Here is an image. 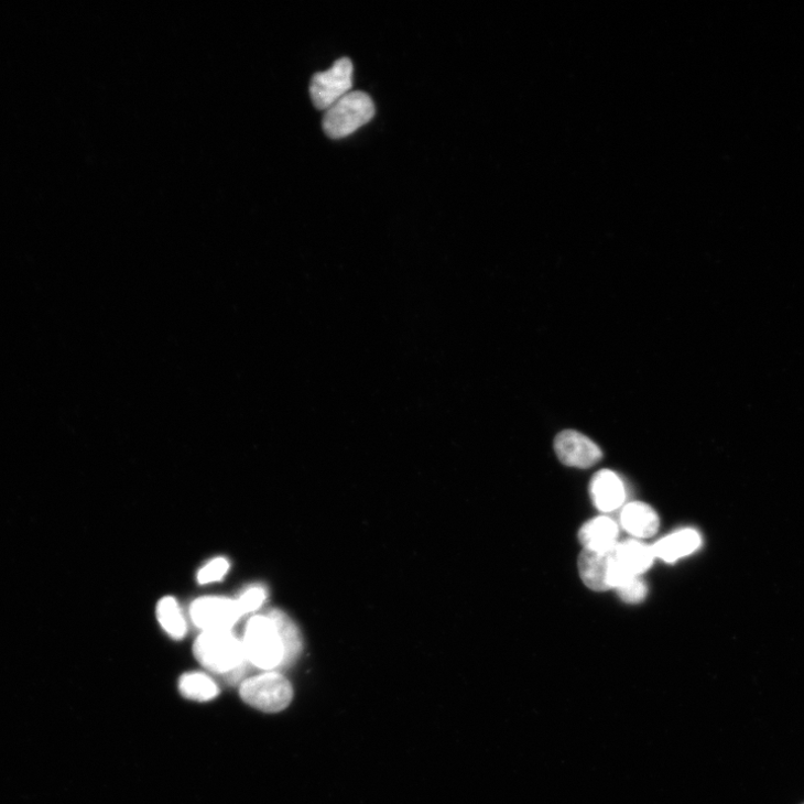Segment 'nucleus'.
<instances>
[{
	"mask_svg": "<svg viewBox=\"0 0 804 804\" xmlns=\"http://www.w3.org/2000/svg\"><path fill=\"white\" fill-rule=\"evenodd\" d=\"M243 647L248 662L263 671L282 667L284 649L274 622L265 616H256L247 624Z\"/></svg>",
	"mask_w": 804,
	"mask_h": 804,
	"instance_id": "obj_2",
	"label": "nucleus"
},
{
	"mask_svg": "<svg viewBox=\"0 0 804 804\" xmlns=\"http://www.w3.org/2000/svg\"><path fill=\"white\" fill-rule=\"evenodd\" d=\"M241 699L264 713H279L285 709L293 699L291 683L280 673L268 672L241 683Z\"/></svg>",
	"mask_w": 804,
	"mask_h": 804,
	"instance_id": "obj_4",
	"label": "nucleus"
},
{
	"mask_svg": "<svg viewBox=\"0 0 804 804\" xmlns=\"http://www.w3.org/2000/svg\"><path fill=\"white\" fill-rule=\"evenodd\" d=\"M612 556L617 572L624 583L649 571L655 557L653 547L635 540L618 543Z\"/></svg>",
	"mask_w": 804,
	"mask_h": 804,
	"instance_id": "obj_8",
	"label": "nucleus"
},
{
	"mask_svg": "<svg viewBox=\"0 0 804 804\" xmlns=\"http://www.w3.org/2000/svg\"><path fill=\"white\" fill-rule=\"evenodd\" d=\"M267 597L268 595L265 589L258 586L252 587L241 594V596L236 601L241 613H243L245 616L259 610L265 602Z\"/></svg>",
	"mask_w": 804,
	"mask_h": 804,
	"instance_id": "obj_18",
	"label": "nucleus"
},
{
	"mask_svg": "<svg viewBox=\"0 0 804 804\" xmlns=\"http://www.w3.org/2000/svg\"><path fill=\"white\" fill-rule=\"evenodd\" d=\"M623 529L637 537H650L660 529V518L655 510L645 503H630L621 513Z\"/></svg>",
	"mask_w": 804,
	"mask_h": 804,
	"instance_id": "obj_11",
	"label": "nucleus"
},
{
	"mask_svg": "<svg viewBox=\"0 0 804 804\" xmlns=\"http://www.w3.org/2000/svg\"><path fill=\"white\" fill-rule=\"evenodd\" d=\"M590 492L596 508L602 512L617 510L626 498L622 480L608 469H602L594 476Z\"/></svg>",
	"mask_w": 804,
	"mask_h": 804,
	"instance_id": "obj_10",
	"label": "nucleus"
},
{
	"mask_svg": "<svg viewBox=\"0 0 804 804\" xmlns=\"http://www.w3.org/2000/svg\"><path fill=\"white\" fill-rule=\"evenodd\" d=\"M618 526L612 520L600 517L582 528L579 539L585 548L611 552L618 544Z\"/></svg>",
	"mask_w": 804,
	"mask_h": 804,
	"instance_id": "obj_12",
	"label": "nucleus"
},
{
	"mask_svg": "<svg viewBox=\"0 0 804 804\" xmlns=\"http://www.w3.org/2000/svg\"><path fill=\"white\" fill-rule=\"evenodd\" d=\"M194 654L206 670L229 683L243 677L249 663L243 642L231 630L204 631L195 641Z\"/></svg>",
	"mask_w": 804,
	"mask_h": 804,
	"instance_id": "obj_1",
	"label": "nucleus"
},
{
	"mask_svg": "<svg viewBox=\"0 0 804 804\" xmlns=\"http://www.w3.org/2000/svg\"><path fill=\"white\" fill-rule=\"evenodd\" d=\"M229 571V562L225 557L214 558L198 574V583L207 585L221 580Z\"/></svg>",
	"mask_w": 804,
	"mask_h": 804,
	"instance_id": "obj_19",
	"label": "nucleus"
},
{
	"mask_svg": "<svg viewBox=\"0 0 804 804\" xmlns=\"http://www.w3.org/2000/svg\"><path fill=\"white\" fill-rule=\"evenodd\" d=\"M702 544V539L695 530H682L673 533L653 546L655 557L673 563L695 552Z\"/></svg>",
	"mask_w": 804,
	"mask_h": 804,
	"instance_id": "obj_13",
	"label": "nucleus"
},
{
	"mask_svg": "<svg viewBox=\"0 0 804 804\" xmlns=\"http://www.w3.org/2000/svg\"><path fill=\"white\" fill-rule=\"evenodd\" d=\"M612 551L598 552L584 548L579 556L578 567L580 577L589 589L594 591H607L611 589L609 578Z\"/></svg>",
	"mask_w": 804,
	"mask_h": 804,
	"instance_id": "obj_9",
	"label": "nucleus"
},
{
	"mask_svg": "<svg viewBox=\"0 0 804 804\" xmlns=\"http://www.w3.org/2000/svg\"><path fill=\"white\" fill-rule=\"evenodd\" d=\"M267 616L274 622L283 643L284 661L282 667L291 666L303 651L301 631L294 621L279 609L270 610Z\"/></svg>",
	"mask_w": 804,
	"mask_h": 804,
	"instance_id": "obj_14",
	"label": "nucleus"
},
{
	"mask_svg": "<svg viewBox=\"0 0 804 804\" xmlns=\"http://www.w3.org/2000/svg\"><path fill=\"white\" fill-rule=\"evenodd\" d=\"M616 590L619 597L629 605L640 604L648 596V586L639 577L631 578Z\"/></svg>",
	"mask_w": 804,
	"mask_h": 804,
	"instance_id": "obj_17",
	"label": "nucleus"
},
{
	"mask_svg": "<svg viewBox=\"0 0 804 804\" xmlns=\"http://www.w3.org/2000/svg\"><path fill=\"white\" fill-rule=\"evenodd\" d=\"M555 453L561 463L577 468H590L602 458L600 447L576 431L559 433L554 441Z\"/></svg>",
	"mask_w": 804,
	"mask_h": 804,
	"instance_id": "obj_7",
	"label": "nucleus"
},
{
	"mask_svg": "<svg viewBox=\"0 0 804 804\" xmlns=\"http://www.w3.org/2000/svg\"><path fill=\"white\" fill-rule=\"evenodd\" d=\"M241 613L236 600L224 597H204L191 606L194 623L204 631L231 630Z\"/></svg>",
	"mask_w": 804,
	"mask_h": 804,
	"instance_id": "obj_6",
	"label": "nucleus"
},
{
	"mask_svg": "<svg viewBox=\"0 0 804 804\" xmlns=\"http://www.w3.org/2000/svg\"><path fill=\"white\" fill-rule=\"evenodd\" d=\"M180 691L185 698L208 702L219 694L217 684L204 673H187L181 677Z\"/></svg>",
	"mask_w": 804,
	"mask_h": 804,
	"instance_id": "obj_16",
	"label": "nucleus"
},
{
	"mask_svg": "<svg viewBox=\"0 0 804 804\" xmlns=\"http://www.w3.org/2000/svg\"><path fill=\"white\" fill-rule=\"evenodd\" d=\"M156 618L172 638L181 640L186 635L187 623L175 598L166 597L159 601Z\"/></svg>",
	"mask_w": 804,
	"mask_h": 804,
	"instance_id": "obj_15",
	"label": "nucleus"
},
{
	"mask_svg": "<svg viewBox=\"0 0 804 804\" xmlns=\"http://www.w3.org/2000/svg\"><path fill=\"white\" fill-rule=\"evenodd\" d=\"M374 112L370 96L361 91L350 93L326 111L325 132L332 139L347 138L370 122Z\"/></svg>",
	"mask_w": 804,
	"mask_h": 804,
	"instance_id": "obj_3",
	"label": "nucleus"
},
{
	"mask_svg": "<svg viewBox=\"0 0 804 804\" xmlns=\"http://www.w3.org/2000/svg\"><path fill=\"white\" fill-rule=\"evenodd\" d=\"M354 86V64L344 57L325 72L316 73L311 80L309 94L318 110H328L351 93Z\"/></svg>",
	"mask_w": 804,
	"mask_h": 804,
	"instance_id": "obj_5",
	"label": "nucleus"
}]
</instances>
